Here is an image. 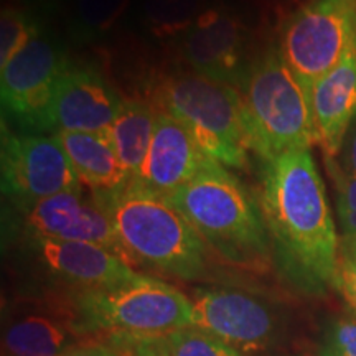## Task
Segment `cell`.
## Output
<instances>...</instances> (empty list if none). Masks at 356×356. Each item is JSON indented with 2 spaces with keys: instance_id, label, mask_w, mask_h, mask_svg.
Returning <instances> with one entry per match:
<instances>
[{
  "instance_id": "6da1fadb",
  "label": "cell",
  "mask_w": 356,
  "mask_h": 356,
  "mask_svg": "<svg viewBox=\"0 0 356 356\" xmlns=\"http://www.w3.org/2000/svg\"><path fill=\"white\" fill-rule=\"evenodd\" d=\"M257 203L277 273L304 296H327L337 287L340 234L312 150L264 162Z\"/></svg>"
},
{
  "instance_id": "7a4b0ae2",
  "label": "cell",
  "mask_w": 356,
  "mask_h": 356,
  "mask_svg": "<svg viewBox=\"0 0 356 356\" xmlns=\"http://www.w3.org/2000/svg\"><path fill=\"white\" fill-rule=\"evenodd\" d=\"M92 193V191H91ZM129 264L180 280L208 273V246L167 198L129 181L122 188L95 193Z\"/></svg>"
},
{
  "instance_id": "3957f363",
  "label": "cell",
  "mask_w": 356,
  "mask_h": 356,
  "mask_svg": "<svg viewBox=\"0 0 356 356\" xmlns=\"http://www.w3.org/2000/svg\"><path fill=\"white\" fill-rule=\"evenodd\" d=\"M202 236L208 249L228 264L251 273L273 266L269 233L257 203L220 162L167 198Z\"/></svg>"
},
{
  "instance_id": "277c9868",
  "label": "cell",
  "mask_w": 356,
  "mask_h": 356,
  "mask_svg": "<svg viewBox=\"0 0 356 356\" xmlns=\"http://www.w3.org/2000/svg\"><path fill=\"white\" fill-rule=\"evenodd\" d=\"M239 92L249 152L267 162L318 144L309 91L277 48L249 66Z\"/></svg>"
},
{
  "instance_id": "5b68a950",
  "label": "cell",
  "mask_w": 356,
  "mask_h": 356,
  "mask_svg": "<svg viewBox=\"0 0 356 356\" xmlns=\"http://www.w3.org/2000/svg\"><path fill=\"white\" fill-rule=\"evenodd\" d=\"M154 106L184 124L208 157L231 168L248 165L249 147L238 88L195 71L173 74L159 84Z\"/></svg>"
},
{
  "instance_id": "8992f818",
  "label": "cell",
  "mask_w": 356,
  "mask_h": 356,
  "mask_svg": "<svg viewBox=\"0 0 356 356\" xmlns=\"http://www.w3.org/2000/svg\"><path fill=\"white\" fill-rule=\"evenodd\" d=\"M73 315L83 335H162L191 327V302L170 284L139 274L119 286L76 293Z\"/></svg>"
},
{
  "instance_id": "52a82bcc",
  "label": "cell",
  "mask_w": 356,
  "mask_h": 356,
  "mask_svg": "<svg viewBox=\"0 0 356 356\" xmlns=\"http://www.w3.org/2000/svg\"><path fill=\"white\" fill-rule=\"evenodd\" d=\"M356 42V0H310L286 22L279 53L309 91Z\"/></svg>"
},
{
  "instance_id": "ba28073f",
  "label": "cell",
  "mask_w": 356,
  "mask_h": 356,
  "mask_svg": "<svg viewBox=\"0 0 356 356\" xmlns=\"http://www.w3.org/2000/svg\"><path fill=\"white\" fill-rule=\"evenodd\" d=\"M190 302L191 327L220 338L244 356L269 348L282 327L277 307L246 289H198Z\"/></svg>"
},
{
  "instance_id": "9c48e42d",
  "label": "cell",
  "mask_w": 356,
  "mask_h": 356,
  "mask_svg": "<svg viewBox=\"0 0 356 356\" xmlns=\"http://www.w3.org/2000/svg\"><path fill=\"white\" fill-rule=\"evenodd\" d=\"M2 191L19 210L63 191L84 190L55 136H19L2 129Z\"/></svg>"
},
{
  "instance_id": "30bf717a",
  "label": "cell",
  "mask_w": 356,
  "mask_h": 356,
  "mask_svg": "<svg viewBox=\"0 0 356 356\" xmlns=\"http://www.w3.org/2000/svg\"><path fill=\"white\" fill-rule=\"evenodd\" d=\"M124 99L101 73L68 63L58 78L50 104L35 124L38 132H104Z\"/></svg>"
},
{
  "instance_id": "8fae6325",
  "label": "cell",
  "mask_w": 356,
  "mask_h": 356,
  "mask_svg": "<svg viewBox=\"0 0 356 356\" xmlns=\"http://www.w3.org/2000/svg\"><path fill=\"white\" fill-rule=\"evenodd\" d=\"M20 213L25 238L91 243L108 248L124 259L108 213L97 202L95 193L86 188L63 191L37 202Z\"/></svg>"
},
{
  "instance_id": "7c38bea8",
  "label": "cell",
  "mask_w": 356,
  "mask_h": 356,
  "mask_svg": "<svg viewBox=\"0 0 356 356\" xmlns=\"http://www.w3.org/2000/svg\"><path fill=\"white\" fill-rule=\"evenodd\" d=\"M26 249L44 274L76 293L119 286L139 275L121 256L97 244L26 238Z\"/></svg>"
},
{
  "instance_id": "4fadbf2b",
  "label": "cell",
  "mask_w": 356,
  "mask_h": 356,
  "mask_svg": "<svg viewBox=\"0 0 356 356\" xmlns=\"http://www.w3.org/2000/svg\"><path fill=\"white\" fill-rule=\"evenodd\" d=\"M66 65L68 61L50 40L38 35L0 68L3 108L33 129L50 104L53 89Z\"/></svg>"
},
{
  "instance_id": "5bb4252c",
  "label": "cell",
  "mask_w": 356,
  "mask_h": 356,
  "mask_svg": "<svg viewBox=\"0 0 356 356\" xmlns=\"http://www.w3.org/2000/svg\"><path fill=\"white\" fill-rule=\"evenodd\" d=\"M213 162L216 160L203 152L184 124L157 108L149 152L132 181L159 197L168 198Z\"/></svg>"
},
{
  "instance_id": "9a60e30c",
  "label": "cell",
  "mask_w": 356,
  "mask_h": 356,
  "mask_svg": "<svg viewBox=\"0 0 356 356\" xmlns=\"http://www.w3.org/2000/svg\"><path fill=\"white\" fill-rule=\"evenodd\" d=\"M243 47L241 25L216 10L200 15L184 37V55L195 73L238 89L248 73Z\"/></svg>"
},
{
  "instance_id": "2e32d148",
  "label": "cell",
  "mask_w": 356,
  "mask_h": 356,
  "mask_svg": "<svg viewBox=\"0 0 356 356\" xmlns=\"http://www.w3.org/2000/svg\"><path fill=\"white\" fill-rule=\"evenodd\" d=\"M312 114L325 157L341 154L356 118V42L343 60L309 89Z\"/></svg>"
},
{
  "instance_id": "e0dca14e",
  "label": "cell",
  "mask_w": 356,
  "mask_h": 356,
  "mask_svg": "<svg viewBox=\"0 0 356 356\" xmlns=\"http://www.w3.org/2000/svg\"><path fill=\"white\" fill-rule=\"evenodd\" d=\"M81 335L74 315L20 310L3 325L2 356H61Z\"/></svg>"
},
{
  "instance_id": "ac0fdd59",
  "label": "cell",
  "mask_w": 356,
  "mask_h": 356,
  "mask_svg": "<svg viewBox=\"0 0 356 356\" xmlns=\"http://www.w3.org/2000/svg\"><path fill=\"white\" fill-rule=\"evenodd\" d=\"M53 136L63 147L78 180L88 191L106 193L131 181L106 131L58 132Z\"/></svg>"
},
{
  "instance_id": "d6986e66",
  "label": "cell",
  "mask_w": 356,
  "mask_h": 356,
  "mask_svg": "<svg viewBox=\"0 0 356 356\" xmlns=\"http://www.w3.org/2000/svg\"><path fill=\"white\" fill-rule=\"evenodd\" d=\"M157 108L154 104L137 99H124L118 118L106 131L131 181L137 177L149 152Z\"/></svg>"
},
{
  "instance_id": "ffe728a7",
  "label": "cell",
  "mask_w": 356,
  "mask_h": 356,
  "mask_svg": "<svg viewBox=\"0 0 356 356\" xmlns=\"http://www.w3.org/2000/svg\"><path fill=\"white\" fill-rule=\"evenodd\" d=\"M144 340L157 356H244L220 338L195 327L144 335Z\"/></svg>"
},
{
  "instance_id": "44dd1931",
  "label": "cell",
  "mask_w": 356,
  "mask_h": 356,
  "mask_svg": "<svg viewBox=\"0 0 356 356\" xmlns=\"http://www.w3.org/2000/svg\"><path fill=\"white\" fill-rule=\"evenodd\" d=\"M325 167L335 188L340 236H356V173L345 170L333 157H325Z\"/></svg>"
},
{
  "instance_id": "7402d4cb",
  "label": "cell",
  "mask_w": 356,
  "mask_h": 356,
  "mask_svg": "<svg viewBox=\"0 0 356 356\" xmlns=\"http://www.w3.org/2000/svg\"><path fill=\"white\" fill-rule=\"evenodd\" d=\"M38 35V26L32 17L19 8H3L0 19V68Z\"/></svg>"
},
{
  "instance_id": "603a6c76",
  "label": "cell",
  "mask_w": 356,
  "mask_h": 356,
  "mask_svg": "<svg viewBox=\"0 0 356 356\" xmlns=\"http://www.w3.org/2000/svg\"><path fill=\"white\" fill-rule=\"evenodd\" d=\"M350 314L356 317V236H340L337 264V287Z\"/></svg>"
},
{
  "instance_id": "cb8c5ba5",
  "label": "cell",
  "mask_w": 356,
  "mask_h": 356,
  "mask_svg": "<svg viewBox=\"0 0 356 356\" xmlns=\"http://www.w3.org/2000/svg\"><path fill=\"white\" fill-rule=\"evenodd\" d=\"M320 356H356V317L350 314L328 322L320 341Z\"/></svg>"
},
{
  "instance_id": "d4e9b609",
  "label": "cell",
  "mask_w": 356,
  "mask_h": 356,
  "mask_svg": "<svg viewBox=\"0 0 356 356\" xmlns=\"http://www.w3.org/2000/svg\"><path fill=\"white\" fill-rule=\"evenodd\" d=\"M102 343L114 350L118 356H157L145 343L144 335L113 333V335H102Z\"/></svg>"
},
{
  "instance_id": "484cf974",
  "label": "cell",
  "mask_w": 356,
  "mask_h": 356,
  "mask_svg": "<svg viewBox=\"0 0 356 356\" xmlns=\"http://www.w3.org/2000/svg\"><path fill=\"white\" fill-rule=\"evenodd\" d=\"M61 356H118L114 350H111L108 345L102 343H78L66 350Z\"/></svg>"
},
{
  "instance_id": "4316f807",
  "label": "cell",
  "mask_w": 356,
  "mask_h": 356,
  "mask_svg": "<svg viewBox=\"0 0 356 356\" xmlns=\"http://www.w3.org/2000/svg\"><path fill=\"white\" fill-rule=\"evenodd\" d=\"M341 154H343V160H341V167L345 170L356 173V118L353 124H351L348 136H346L343 149H341Z\"/></svg>"
}]
</instances>
